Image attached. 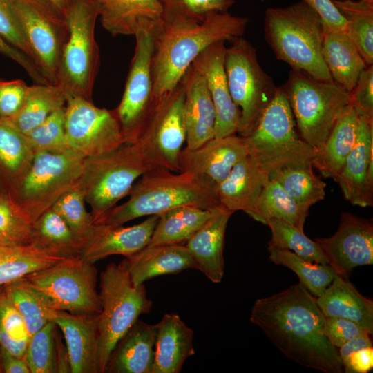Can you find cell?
Wrapping results in <instances>:
<instances>
[{
  "label": "cell",
  "mask_w": 373,
  "mask_h": 373,
  "mask_svg": "<svg viewBox=\"0 0 373 373\" xmlns=\"http://www.w3.org/2000/svg\"><path fill=\"white\" fill-rule=\"evenodd\" d=\"M325 316L301 283L254 304L250 321L289 360L325 373H343L338 350L324 333Z\"/></svg>",
  "instance_id": "obj_1"
},
{
  "label": "cell",
  "mask_w": 373,
  "mask_h": 373,
  "mask_svg": "<svg viewBox=\"0 0 373 373\" xmlns=\"http://www.w3.org/2000/svg\"><path fill=\"white\" fill-rule=\"evenodd\" d=\"M163 7L162 21L152 31L151 72L156 102L176 87L204 49L242 37L248 23L247 17L228 12L211 14L200 21Z\"/></svg>",
  "instance_id": "obj_2"
},
{
  "label": "cell",
  "mask_w": 373,
  "mask_h": 373,
  "mask_svg": "<svg viewBox=\"0 0 373 373\" xmlns=\"http://www.w3.org/2000/svg\"><path fill=\"white\" fill-rule=\"evenodd\" d=\"M129 198L115 206L94 224L122 225L142 216L160 215L180 206L211 209L220 204L216 183L200 175L153 168L133 184Z\"/></svg>",
  "instance_id": "obj_3"
},
{
  "label": "cell",
  "mask_w": 373,
  "mask_h": 373,
  "mask_svg": "<svg viewBox=\"0 0 373 373\" xmlns=\"http://www.w3.org/2000/svg\"><path fill=\"white\" fill-rule=\"evenodd\" d=\"M264 35L276 59L292 70L332 81L322 54L323 21L305 2L267 9Z\"/></svg>",
  "instance_id": "obj_4"
},
{
  "label": "cell",
  "mask_w": 373,
  "mask_h": 373,
  "mask_svg": "<svg viewBox=\"0 0 373 373\" xmlns=\"http://www.w3.org/2000/svg\"><path fill=\"white\" fill-rule=\"evenodd\" d=\"M249 155L268 175L292 164L312 162L316 150L295 131L294 117L283 86L276 92L255 126L244 137Z\"/></svg>",
  "instance_id": "obj_5"
},
{
  "label": "cell",
  "mask_w": 373,
  "mask_h": 373,
  "mask_svg": "<svg viewBox=\"0 0 373 373\" xmlns=\"http://www.w3.org/2000/svg\"><path fill=\"white\" fill-rule=\"evenodd\" d=\"M303 140L316 150L352 103V94L336 82L291 70L282 86Z\"/></svg>",
  "instance_id": "obj_6"
},
{
  "label": "cell",
  "mask_w": 373,
  "mask_h": 373,
  "mask_svg": "<svg viewBox=\"0 0 373 373\" xmlns=\"http://www.w3.org/2000/svg\"><path fill=\"white\" fill-rule=\"evenodd\" d=\"M153 169L135 143L85 158L77 185L91 208L94 222L128 195L135 182Z\"/></svg>",
  "instance_id": "obj_7"
},
{
  "label": "cell",
  "mask_w": 373,
  "mask_h": 373,
  "mask_svg": "<svg viewBox=\"0 0 373 373\" xmlns=\"http://www.w3.org/2000/svg\"><path fill=\"white\" fill-rule=\"evenodd\" d=\"M99 296V373H104L111 353L117 341L138 320L150 312L153 303L144 285H133L122 261L110 263L101 272Z\"/></svg>",
  "instance_id": "obj_8"
},
{
  "label": "cell",
  "mask_w": 373,
  "mask_h": 373,
  "mask_svg": "<svg viewBox=\"0 0 373 373\" xmlns=\"http://www.w3.org/2000/svg\"><path fill=\"white\" fill-rule=\"evenodd\" d=\"M69 37L64 47L57 85L66 98L92 101L99 65V50L95 36L98 8L94 0H70L66 12Z\"/></svg>",
  "instance_id": "obj_9"
},
{
  "label": "cell",
  "mask_w": 373,
  "mask_h": 373,
  "mask_svg": "<svg viewBox=\"0 0 373 373\" xmlns=\"http://www.w3.org/2000/svg\"><path fill=\"white\" fill-rule=\"evenodd\" d=\"M224 68L231 96L240 111L237 133L247 137L277 86L259 64L256 48L242 37L227 47Z\"/></svg>",
  "instance_id": "obj_10"
},
{
  "label": "cell",
  "mask_w": 373,
  "mask_h": 373,
  "mask_svg": "<svg viewBox=\"0 0 373 373\" xmlns=\"http://www.w3.org/2000/svg\"><path fill=\"white\" fill-rule=\"evenodd\" d=\"M32 60L49 84H57L69 37L66 15L44 0H10Z\"/></svg>",
  "instance_id": "obj_11"
},
{
  "label": "cell",
  "mask_w": 373,
  "mask_h": 373,
  "mask_svg": "<svg viewBox=\"0 0 373 373\" xmlns=\"http://www.w3.org/2000/svg\"><path fill=\"white\" fill-rule=\"evenodd\" d=\"M97 270L79 257L65 259L25 276L52 303L56 310L73 314H99Z\"/></svg>",
  "instance_id": "obj_12"
},
{
  "label": "cell",
  "mask_w": 373,
  "mask_h": 373,
  "mask_svg": "<svg viewBox=\"0 0 373 373\" xmlns=\"http://www.w3.org/2000/svg\"><path fill=\"white\" fill-rule=\"evenodd\" d=\"M182 83L159 99L135 142L153 168L180 172L178 159L186 140Z\"/></svg>",
  "instance_id": "obj_13"
},
{
  "label": "cell",
  "mask_w": 373,
  "mask_h": 373,
  "mask_svg": "<svg viewBox=\"0 0 373 373\" xmlns=\"http://www.w3.org/2000/svg\"><path fill=\"white\" fill-rule=\"evenodd\" d=\"M64 128L68 148L84 158L104 155L126 142L115 110L82 97L66 98Z\"/></svg>",
  "instance_id": "obj_14"
},
{
  "label": "cell",
  "mask_w": 373,
  "mask_h": 373,
  "mask_svg": "<svg viewBox=\"0 0 373 373\" xmlns=\"http://www.w3.org/2000/svg\"><path fill=\"white\" fill-rule=\"evenodd\" d=\"M135 46L122 99L115 109L126 142H135L155 103L151 72L152 31L134 36Z\"/></svg>",
  "instance_id": "obj_15"
},
{
  "label": "cell",
  "mask_w": 373,
  "mask_h": 373,
  "mask_svg": "<svg viewBox=\"0 0 373 373\" xmlns=\"http://www.w3.org/2000/svg\"><path fill=\"white\" fill-rule=\"evenodd\" d=\"M314 240L338 275L348 277L354 267L373 265V225L367 219L343 212L336 233Z\"/></svg>",
  "instance_id": "obj_16"
},
{
  "label": "cell",
  "mask_w": 373,
  "mask_h": 373,
  "mask_svg": "<svg viewBox=\"0 0 373 373\" xmlns=\"http://www.w3.org/2000/svg\"><path fill=\"white\" fill-rule=\"evenodd\" d=\"M84 159L70 149L37 151L22 184L23 197L38 200L62 188L77 184Z\"/></svg>",
  "instance_id": "obj_17"
},
{
  "label": "cell",
  "mask_w": 373,
  "mask_h": 373,
  "mask_svg": "<svg viewBox=\"0 0 373 373\" xmlns=\"http://www.w3.org/2000/svg\"><path fill=\"white\" fill-rule=\"evenodd\" d=\"M225 41L204 49L192 66L204 77L216 114L215 137L238 132L240 111L231 96L224 68Z\"/></svg>",
  "instance_id": "obj_18"
},
{
  "label": "cell",
  "mask_w": 373,
  "mask_h": 373,
  "mask_svg": "<svg viewBox=\"0 0 373 373\" xmlns=\"http://www.w3.org/2000/svg\"><path fill=\"white\" fill-rule=\"evenodd\" d=\"M247 155L244 137L236 134L214 137L195 149L183 148L178 159L179 170L200 175L218 184Z\"/></svg>",
  "instance_id": "obj_19"
},
{
  "label": "cell",
  "mask_w": 373,
  "mask_h": 373,
  "mask_svg": "<svg viewBox=\"0 0 373 373\" xmlns=\"http://www.w3.org/2000/svg\"><path fill=\"white\" fill-rule=\"evenodd\" d=\"M158 216H149L143 222L122 225L94 224L84 242L79 259L94 265L112 255L130 256L145 247L150 241Z\"/></svg>",
  "instance_id": "obj_20"
},
{
  "label": "cell",
  "mask_w": 373,
  "mask_h": 373,
  "mask_svg": "<svg viewBox=\"0 0 373 373\" xmlns=\"http://www.w3.org/2000/svg\"><path fill=\"white\" fill-rule=\"evenodd\" d=\"M358 113L354 145L334 180L339 185L345 200L352 205L365 207L373 204L366 187L367 172L373 171V117Z\"/></svg>",
  "instance_id": "obj_21"
},
{
  "label": "cell",
  "mask_w": 373,
  "mask_h": 373,
  "mask_svg": "<svg viewBox=\"0 0 373 373\" xmlns=\"http://www.w3.org/2000/svg\"><path fill=\"white\" fill-rule=\"evenodd\" d=\"M99 314L57 311L53 321L62 332L70 373H99Z\"/></svg>",
  "instance_id": "obj_22"
},
{
  "label": "cell",
  "mask_w": 373,
  "mask_h": 373,
  "mask_svg": "<svg viewBox=\"0 0 373 373\" xmlns=\"http://www.w3.org/2000/svg\"><path fill=\"white\" fill-rule=\"evenodd\" d=\"M186 148L195 149L215 136L216 114L204 77L191 65L182 77Z\"/></svg>",
  "instance_id": "obj_23"
},
{
  "label": "cell",
  "mask_w": 373,
  "mask_h": 373,
  "mask_svg": "<svg viewBox=\"0 0 373 373\" xmlns=\"http://www.w3.org/2000/svg\"><path fill=\"white\" fill-rule=\"evenodd\" d=\"M100 23L111 35H136L155 30L161 23V0H94Z\"/></svg>",
  "instance_id": "obj_24"
},
{
  "label": "cell",
  "mask_w": 373,
  "mask_h": 373,
  "mask_svg": "<svg viewBox=\"0 0 373 373\" xmlns=\"http://www.w3.org/2000/svg\"><path fill=\"white\" fill-rule=\"evenodd\" d=\"M233 212L222 204L215 207L206 223L185 243L193 259L195 269L211 282L222 281L224 271L223 250L229 219Z\"/></svg>",
  "instance_id": "obj_25"
},
{
  "label": "cell",
  "mask_w": 373,
  "mask_h": 373,
  "mask_svg": "<svg viewBox=\"0 0 373 373\" xmlns=\"http://www.w3.org/2000/svg\"><path fill=\"white\" fill-rule=\"evenodd\" d=\"M157 326L137 320L117 341L105 372L152 373Z\"/></svg>",
  "instance_id": "obj_26"
},
{
  "label": "cell",
  "mask_w": 373,
  "mask_h": 373,
  "mask_svg": "<svg viewBox=\"0 0 373 373\" xmlns=\"http://www.w3.org/2000/svg\"><path fill=\"white\" fill-rule=\"evenodd\" d=\"M122 262L135 286L156 276L195 269L191 254L183 244L146 246L125 257Z\"/></svg>",
  "instance_id": "obj_27"
},
{
  "label": "cell",
  "mask_w": 373,
  "mask_h": 373,
  "mask_svg": "<svg viewBox=\"0 0 373 373\" xmlns=\"http://www.w3.org/2000/svg\"><path fill=\"white\" fill-rule=\"evenodd\" d=\"M156 326L152 373H178L195 353L194 332L175 313L165 314Z\"/></svg>",
  "instance_id": "obj_28"
},
{
  "label": "cell",
  "mask_w": 373,
  "mask_h": 373,
  "mask_svg": "<svg viewBox=\"0 0 373 373\" xmlns=\"http://www.w3.org/2000/svg\"><path fill=\"white\" fill-rule=\"evenodd\" d=\"M269 178V175L247 155L234 166L224 180L216 184L219 202L232 212L247 213L255 204Z\"/></svg>",
  "instance_id": "obj_29"
},
{
  "label": "cell",
  "mask_w": 373,
  "mask_h": 373,
  "mask_svg": "<svg viewBox=\"0 0 373 373\" xmlns=\"http://www.w3.org/2000/svg\"><path fill=\"white\" fill-rule=\"evenodd\" d=\"M324 292L316 298L325 317L354 321L369 334L373 333V301L361 295L348 277L337 275Z\"/></svg>",
  "instance_id": "obj_30"
},
{
  "label": "cell",
  "mask_w": 373,
  "mask_h": 373,
  "mask_svg": "<svg viewBox=\"0 0 373 373\" xmlns=\"http://www.w3.org/2000/svg\"><path fill=\"white\" fill-rule=\"evenodd\" d=\"M322 54L332 80L351 93L367 66L356 46L345 32L323 23Z\"/></svg>",
  "instance_id": "obj_31"
},
{
  "label": "cell",
  "mask_w": 373,
  "mask_h": 373,
  "mask_svg": "<svg viewBox=\"0 0 373 373\" xmlns=\"http://www.w3.org/2000/svg\"><path fill=\"white\" fill-rule=\"evenodd\" d=\"M358 126V113L352 104L339 118L323 146L316 150L312 160L314 166L325 178L334 180L354 145Z\"/></svg>",
  "instance_id": "obj_32"
},
{
  "label": "cell",
  "mask_w": 373,
  "mask_h": 373,
  "mask_svg": "<svg viewBox=\"0 0 373 373\" xmlns=\"http://www.w3.org/2000/svg\"><path fill=\"white\" fill-rule=\"evenodd\" d=\"M84 242L52 207L32 224L30 245L48 255L64 259L79 256Z\"/></svg>",
  "instance_id": "obj_33"
},
{
  "label": "cell",
  "mask_w": 373,
  "mask_h": 373,
  "mask_svg": "<svg viewBox=\"0 0 373 373\" xmlns=\"http://www.w3.org/2000/svg\"><path fill=\"white\" fill-rule=\"evenodd\" d=\"M58 329L52 321L30 337L24 360L30 373H70L66 346Z\"/></svg>",
  "instance_id": "obj_34"
},
{
  "label": "cell",
  "mask_w": 373,
  "mask_h": 373,
  "mask_svg": "<svg viewBox=\"0 0 373 373\" xmlns=\"http://www.w3.org/2000/svg\"><path fill=\"white\" fill-rule=\"evenodd\" d=\"M63 90L57 84H35L28 86L17 112L3 119L22 134L41 124L51 113L66 106Z\"/></svg>",
  "instance_id": "obj_35"
},
{
  "label": "cell",
  "mask_w": 373,
  "mask_h": 373,
  "mask_svg": "<svg viewBox=\"0 0 373 373\" xmlns=\"http://www.w3.org/2000/svg\"><path fill=\"white\" fill-rule=\"evenodd\" d=\"M214 208L204 209L180 206L158 215V220L146 246L183 244L212 216Z\"/></svg>",
  "instance_id": "obj_36"
},
{
  "label": "cell",
  "mask_w": 373,
  "mask_h": 373,
  "mask_svg": "<svg viewBox=\"0 0 373 373\" xmlns=\"http://www.w3.org/2000/svg\"><path fill=\"white\" fill-rule=\"evenodd\" d=\"M3 287L5 298L22 316L30 336L53 321L57 310L50 300L26 278Z\"/></svg>",
  "instance_id": "obj_37"
},
{
  "label": "cell",
  "mask_w": 373,
  "mask_h": 373,
  "mask_svg": "<svg viewBox=\"0 0 373 373\" xmlns=\"http://www.w3.org/2000/svg\"><path fill=\"white\" fill-rule=\"evenodd\" d=\"M246 213L265 224L268 219L277 218L304 231L309 210L300 207L276 181L269 178L255 204Z\"/></svg>",
  "instance_id": "obj_38"
},
{
  "label": "cell",
  "mask_w": 373,
  "mask_h": 373,
  "mask_svg": "<svg viewBox=\"0 0 373 373\" xmlns=\"http://www.w3.org/2000/svg\"><path fill=\"white\" fill-rule=\"evenodd\" d=\"M312 163L292 164L282 166L270 175L303 208L324 199L326 183L313 171Z\"/></svg>",
  "instance_id": "obj_39"
},
{
  "label": "cell",
  "mask_w": 373,
  "mask_h": 373,
  "mask_svg": "<svg viewBox=\"0 0 373 373\" xmlns=\"http://www.w3.org/2000/svg\"><path fill=\"white\" fill-rule=\"evenodd\" d=\"M346 22V34L367 66L373 65V0H332Z\"/></svg>",
  "instance_id": "obj_40"
},
{
  "label": "cell",
  "mask_w": 373,
  "mask_h": 373,
  "mask_svg": "<svg viewBox=\"0 0 373 373\" xmlns=\"http://www.w3.org/2000/svg\"><path fill=\"white\" fill-rule=\"evenodd\" d=\"M269 258L278 265L293 271L312 295L320 296L338 275L329 265L312 263L288 249L268 247Z\"/></svg>",
  "instance_id": "obj_41"
},
{
  "label": "cell",
  "mask_w": 373,
  "mask_h": 373,
  "mask_svg": "<svg viewBox=\"0 0 373 373\" xmlns=\"http://www.w3.org/2000/svg\"><path fill=\"white\" fill-rule=\"evenodd\" d=\"M266 224L271 232L269 247L288 249L310 262L329 265L328 260L318 244L308 238L304 231L277 218L268 219Z\"/></svg>",
  "instance_id": "obj_42"
},
{
  "label": "cell",
  "mask_w": 373,
  "mask_h": 373,
  "mask_svg": "<svg viewBox=\"0 0 373 373\" xmlns=\"http://www.w3.org/2000/svg\"><path fill=\"white\" fill-rule=\"evenodd\" d=\"M65 260L48 255L31 245L0 260V286L48 268Z\"/></svg>",
  "instance_id": "obj_43"
},
{
  "label": "cell",
  "mask_w": 373,
  "mask_h": 373,
  "mask_svg": "<svg viewBox=\"0 0 373 373\" xmlns=\"http://www.w3.org/2000/svg\"><path fill=\"white\" fill-rule=\"evenodd\" d=\"M32 222L24 209L5 197L0 198V244L30 245Z\"/></svg>",
  "instance_id": "obj_44"
},
{
  "label": "cell",
  "mask_w": 373,
  "mask_h": 373,
  "mask_svg": "<svg viewBox=\"0 0 373 373\" xmlns=\"http://www.w3.org/2000/svg\"><path fill=\"white\" fill-rule=\"evenodd\" d=\"M85 202L82 191L76 184L63 193L52 206L84 242L94 226L93 218L86 211Z\"/></svg>",
  "instance_id": "obj_45"
},
{
  "label": "cell",
  "mask_w": 373,
  "mask_h": 373,
  "mask_svg": "<svg viewBox=\"0 0 373 373\" xmlns=\"http://www.w3.org/2000/svg\"><path fill=\"white\" fill-rule=\"evenodd\" d=\"M30 337L22 316L3 295L0 306L1 346L24 359Z\"/></svg>",
  "instance_id": "obj_46"
},
{
  "label": "cell",
  "mask_w": 373,
  "mask_h": 373,
  "mask_svg": "<svg viewBox=\"0 0 373 373\" xmlns=\"http://www.w3.org/2000/svg\"><path fill=\"white\" fill-rule=\"evenodd\" d=\"M65 107L56 110L41 124L23 134L34 152L68 149L64 128Z\"/></svg>",
  "instance_id": "obj_47"
},
{
  "label": "cell",
  "mask_w": 373,
  "mask_h": 373,
  "mask_svg": "<svg viewBox=\"0 0 373 373\" xmlns=\"http://www.w3.org/2000/svg\"><path fill=\"white\" fill-rule=\"evenodd\" d=\"M32 151L25 135L0 118V161L3 165L18 171Z\"/></svg>",
  "instance_id": "obj_48"
},
{
  "label": "cell",
  "mask_w": 373,
  "mask_h": 373,
  "mask_svg": "<svg viewBox=\"0 0 373 373\" xmlns=\"http://www.w3.org/2000/svg\"><path fill=\"white\" fill-rule=\"evenodd\" d=\"M163 6L171 8L198 21L213 13L225 12L234 0H161Z\"/></svg>",
  "instance_id": "obj_49"
},
{
  "label": "cell",
  "mask_w": 373,
  "mask_h": 373,
  "mask_svg": "<svg viewBox=\"0 0 373 373\" xmlns=\"http://www.w3.org/2000/svg\"><path fill=\"white\" fill-rule=\"evenodd\" d=\"M0 37L32 60L10 0H0Z\"/></svg>",
  "instance_id": "obj_50"
},
{
  "label": "cell",
  "mask_w": 373,
  "mask_h": 373,
  "mask_svg": "<svg viewBox=\"0 0 373 373\" xmlns=\"http://www.w3.org/2000/svg\"><path fill=\"white\" fill-rule=\"evenodd\" d=\"M365 332V329L354 321L339 317H325L324 333L331 344L336 348Z\"/></svg>",
  "instance_id": "obj_51"
},
{
  "label": "cell",
  "mask_w": 373,
  "mask_h": 373,
  "mask_svg": "<svg viewBox=\"0 0 373 373\" xmlns=\"http://www.w3.org/2000/svg\"><path fill=\"white\" fill-rule=\"evenodd\" d=\"M28 86L21 79L0 80V118L15 115L21 106Z\"/></svg>",
  "instance_id": "obj_52"
},
{
  "label": "cell",
  "mask_w": 373,
  "mask_h": 373,
  "mask_svg": "<svg viewBox=\"0 0 373 373\" xmlns=\"http://www.w3.org/2000/svg\"><path fill=\"white\" fill-rule=\"evenodd\" d=\"M351 94L356 111L373 117V65L361 73Z\"/></svg>",
  "instance_id": "obj_53"
},
{
  "label": "cell",
  "mask_w": 373,
  "mask_h": 373,
  "mask_svg": "<svg viewBox=\"0 0 373 373\" xmlns=\"http://www.w3.org/2000/svg\"><path fill=\"white\" fill-rule=\"evenodd\" d=\"M314 10L323 23L334 30L345 32L346 22L332 0H301Z\"/></svg>",
  "instance_id": "obj_54"
},
{
  "label": "cell",
  "mask_w": 373,
  "mask_h": 373,
  "mask_svg": "<svg viewBox=\"0 0 373 373\" xmlns=\"http://www.w3.org/2000/svg\"><path fill=\"white\" fill-rule=\"evenodd\" d=\"M0 53L21 66L35 84H48L32 60L1 37Z\"/></svg>",
  "instance_id": "obj_55"
},
{
  "label": "cell",
  "mask_w": 373,
  "mask_h": 373,
  "mask_svg": "<svg viewBox=\"0 0 373 373\" xmlns=\"http://www.w3.org/2000/svg\"><path fill=\"white\" fill-rule=\"evenodd\" d=\"M344 372L366 373L373 367V348L366 347L352 353L343 363Z\"/></svg>",
  "instance_id": "obj_56"
},
{
  "label": "cell",
  "mask_w": 373,
  "mask_h": 373,
  "mask_svg": "<svg viewBox=\"0 0 373 373\" xmlns=\"http://www.w3.org/2000/svg\"><path fill=\"white\" fill-rule=\"evenodd\" d=\"M0 371L5 373H30L24 359L19 358L1 346Z\"/></svg>",
  "instance_id": "obj_57"
},
{
  "label": "cell",
  "mask_w": 373,
  "mask_h": 373,
  "mask_svg": "<svg viewBox=\"0 0 373 373\" xmlns=\"http://www.w3.org/2000/svg\"><path fill=\"white\" fill-rule=\"evenodd\" d=\"M370 334L365 332L350 340L339 347V355L343 363L353 352L363 348L372 347Z\"/></svg>",
  "instance_id": "obj_58"
},
{
  "label": "cell",
  "mask_w": 373,
  "mask_h": 373,
  "mask_svg": "<svg viewBox=\"0 0 373 373\" xmlns=\"http://www.w3.org/2000/svg\"><path fill=\"white\" fill-rule=\"evenodd\" d=\"M24 247H12L0 244V260L6 256L21 251Z\"/></svg>",
  "instance_id": "obj_59"
},
{
  "label": "cell",
  "mask_w": 373,
  "mask_h": 373,
  "mask_svg": "<svg viewBox=\"0 0 373 373\" xmlns=\"http://www.w3.org/2000/svg\"><path fill=\"white\" fill-rule=\"evenodd\" d=\"M46 1L66 15L70 0H44Z\"/></svg>",
  "instance_id": "obj_60"
},
{
  "label": "cell",
  "mask_w": 373,
  "mask_h": 373,
  "mask_svg": "<svg viewBox=\"0 0 373 373\" xmlns=\"http://www.w3.org/2000/svg\"><path fill=\"white\" fill-rule=\"evenodd\" d=\"M3 286H0V306H1V300H2L3 296ZM0 347H1V345H0Z\"/></svg>",
  "instance_id": "obj_61"
},
{
  "label": "cell",
  "mask_w": 373,
  "mask_h": 373,
  "mask_svg": "<svg viewBox=\"0 0 373 373\" xmlns=\"http://www.w3.org/2000/svg\"><path fill=\"white\" fill-rule=\"evenodd\" d=\"M0 372H1V371H0Z\"/></svg>",
  "instance_id": "obj_62"
}]
</instances>
